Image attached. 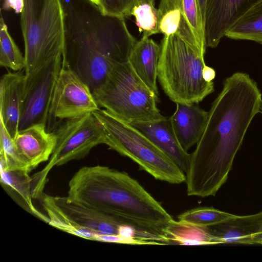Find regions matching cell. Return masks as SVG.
<instances>
[{
	"instance_id": "cell-30",
	"label": "cell",
	"mask_w": 262,
	"mask_h": 262,
	"mask_svg": "<svg viewBox=\"0 0 262 262\" xmlns=\"http://www.w3.org/2000/svg\"><path fill=\"white\" fill-rule=\"evenodd\" d=\"M216 73L215 70L207 66H205L203 70V77L207 82H212L215 77Z\"/></svg>"
},
{
	"instance_id": "cell-17",
	"label": "cell",
	"mask_w": 262,
	"mask_h": 262,
	"mask_svg": "<svg viewBox=\"0 0 262 262\" xmlns=\"http://www.w3.org/2000/svg\"><path fill=\"white\" fill-rule=\"evenodd\" d=\"M129 124L143 134L184 172H187L191 154L185 151L180 145L169 119Z\"/></svg>"
},
{
	"instance_id": "cell-33",
	"label": "cell",
	"mask_w": 262,
	"mask_h": 262,
	"mask_svg": "<svg viewBox=\"0 0 262 262\" xmlns=\"http://www.w3.org/2000/svg\"><path fill=\"white\" fill-rule=\"evenodd\" d=\"M138 1H142L148 2H149V3H151V4H154V1H155V0H138Z\"/></svg>"
},
{
	"instance_id": "cell-19",
	"label": "cell",
	"mask_w": 262,
	"mask_h": 262,
	"mask_svg": "<svg viewBox=\"0 0 262 262\" xmlns=\"http://www.w3.org/2000/svg\"><path fill=\"white\" fill-rule=\"evenodd\" d=\"M159 33L164 35L178 34L202 55L193 32L183 13V0H161L158 9Z\"/></svg>"
},
{
	"instance_id": "cell-27",
	"label": "cell",
	"mask_w": 262,
	"mask_h": 262,
	"mask_svg": "<svg viewBox=\"0 0 262 262\" xmlns=\"http://www.w3.org/2000/svg\"><path fill=\"white\" fill-rule=\"evenodd\" d=\"M184 16L190 27L200 49L205 52L204 21L198 0H183Z\"/></svg>"
},
{
	"instance_id": "cell-25",
	"label": "cell",
	"mask_w": 262,
	"mask_h": 262,
	"mask_svg": "<svg viewBox=\"0 0 262 262\" xmlns=\"http://www.w3.org/2000/svg\"><path fill=\"white\" fill-rule=\"evenodd\" d=\"M234 214L222 211L213 207H202L186 211L178 216L179 221L202 227L215 225Z\"/></svg>"
},
{
	"instance_id": "cell-12",
	"label": "cell",
	"mask_w": 262,
	"mask_h": 262,
	"mask_svg": "<svg viewBox=\"0 0 262 262\" xmlns=\"http://www.w3.org/2000/svg\"><path fill=\"white\" fill-rule=\"evenodd\" d=\"M262 0H207L204 38L206 46L216 47L227 31Z\"/></svg>"
},
{
	"instance_id": "cell-7",
	"label": "cell",
	"mask_w": 262,
	"mask_h": 262,
	"mask_svg": "<svg viewBox=\"0 0 262 262\" xmlns=\"http://www.w3.org/2000/svg\"><path fill=\"white\" fill-rule=\"evenodd\" d=\"M93 94L100 108L128 123L166 118L157 107L158 96L139 77L128 61L115 63L105 82Z\"/></svg>"
},
{
	"instance_id": "cell-8",
	"label": "cell",
	"mask_w": 262,
	"mask_h": 262,
	"mask_svg": "<svg viewBox=\"0 0 262 262\" xmlns=\"http://www.w3.org/2000/svg\"><path fill=\"white\" fill-rule=\"evenodd\" d=\"M56 144L48 162L31 177L32 198L39 199L43 193L48 176L55 166L84 158L96 146L105 143L103 130L92 113L65 120L53 131Z\"/></svg>"
},
{
	"instance_id": "cell-26",
	"label": "cell",
	"mask_w": 262,
	"mask_h": 262,
	"mask_svg": "<svg viewBox=\"0 0 262 262\" xmlns=\"http://www.w3.org/2000/svg\"><path fill=\"white\" fill-rule=\"evenodd\" d=\"M132 15L134 16L136 25L143 36L150 37L159 33L158 10L154 4L138 1L132 10Z\"/></svg>"
},
{
	"instance_id": "cell-20",
	"label": "cell",
	"mask_w": 262,
	"mask_h": 262,
	"mask_svg": "<svg viewBox=\"0 0 262 262\" xmlns=\"http://www.w3.org/2000/svg\"><path fill=\"white\" fill-rule=\"evenodd\" d=\"M22 170L1 169V184L9 195L26 211L48 224L47 215L39 211L32 203L31 177Z\"/></svg>"
},
{
	"instance_id": "cell-22",
	"label": "cell",
	"mask_w": 262,
	"mask_h": 262,
	"mask_svg": "<svg viewBox=\"0 0 262 262\" xmlns=\"http://www.w3.org/2000/svg\"><path fill=\"white\" fill-rule=\"evenodd\" d=\"M171 245L216 244L206 227L194 226L173 220L166 229Z\"/></svg>"
},
{
	"instance_id": "cell-29",
	"label": "cell",
	"mask_w": 262,
	"mask_h": 262,
	"mask_svg": "<svg viewBox=\"0 0 262 262\" xmlns=\"http://www.w3.org/2000/svg\"><path fill=\"white\" fill-rule=\"evenodd\" d=\"M24 6L23 0H5L2 8L4 10L13 9L16 13H21Z\"/></svg>"
},
{
	"instance_id": "cell-10",
	"label": "cell",
	"mask_w": 262,
	"mask_h": 262,
	"mask_svg": "<svg viewBox=\"0 0 262 262\" xmlns=\"http://www.w3.org/2000/svg\"><path fill=\"white\" fill-rule=\"evenodd\" d=\"M99 108L89 86L63 56L49 109L47 130L53 132L61 121L80 117Z\"/></svg>"
},
{
	"instance_id": "cell-13",
	"label": "cell",
	"mask_w": 262,
	"mask_h": 262,
	"mask_svg": "<svg viewBox=\"0 0 262 262\" xmlns=\"http://www.w3.org/2000/svg\"><path fill=\"white\" fill-rule=\"evenodd\" d=\"M217 244H260L262 240V211L233 216L206 227Z\"/></svg>"
},
{
	"instance_id": "cell-6",
	"label": "cell",
	"mask_w": 262,
	"mask_h": 262,
	"mask_svg": "<svg viewBox=\"0 0 262 262\" xmlns=\"http://www.w3.org/2000/svg\"><path fill=\"white\" fill-rule=\"evenodd\" d=\"M93 114L101 125L110 149L128 157L155 179L173 184L186 181L184 172L140 130L99 108Z\"/></svg>"
},
{
	"instance_id": "cell-35",
	"label": "cell",
	"mask_w": 262,
	"mask_h": 262,
	"mask_svg": "<svg viewBox=\"0 0 262 262\" xmlns=\"http://www.w3.org/2000/svg\"><path fill=\"white\" fill-rule=\"evenodd\" d=\"M260 244H262V240H261V241L260 242Z\"/></svg>"
},
{
	"instance_id": "cell-3",
	"label": "cell",
	"mask_w": 262,
	"mask_h": 262,
	"mask_svg": "<svg viewBox=\"0 0 262 262\" xmlns=\"http://www.w3.org/2000/svg\"><path fill=\"white\" fill-rule=\"evenodd\" d=\"M64 12V56L92 93L116 63L128 61L138 41L125 17L105 15L90 0H61Z\"/></svg>"
},
{
	"instance_id": "cell-21",
	"label": "cell",
	"mask_w": 262,
	"mask_h": 262,
	"mask_svg": "<svg viewBox=\"0 0 262 262\" xmlns=\"http://www.w3.org/2000/svg\"><path fill=\"white\" fill-rule=\"evenodd\" d=\"M225 36L262 44V1L240 18L227 31Z\"/></svg>"
},
{
	"instance_id": "cell-14",
	"label": "cell",
	"mask_w": 262,
	"mask_h": 262,
	"mask_svg": "<svg viewBox=\"0 0 262 262\" xmlns=\"http://www.w3.org/2000/svg\"><path fill=\"white\" fill-rule=\"evenodd\" d=\"M54 132H48L44 123H37L18 130L13 138L19 154L32 170L49 160L56 144Z\"/></svg>"
},
{
	"instance_id": "cell-16",
	"label": "cell",
	"mask_w": 262,
	"mask_h": 262,
	"mask_svg": "<svg viewBox=\"0 0 262 262\" xmlns=\"http://www.w3.org/2000/svg\"><path fill=\"white\" fill-rule=\"evenodd\" d=\"M198 104L176 103V109L169 118L179 142L186 151L199 141L208 118V112Z\"/></svg>"
},
{
	"instance_id": "cell-23",
	"label": "cell",
	"mask_w": 262,
	"mask_h": 262,
	"mask_svg": "<svg viewBox=\"0 0 262 262\" xmlns=\"http://www.w3.org/2000/svg\"><path fill=\"white\" fill-rule=\"evenodd\" d=\"M0 19V65L13 71L25 69V59L12 37L1 12Z\"/></svg>"
},
{
	"instance_id": "cell-1",
	"label": "cell",
	"mask_w": 262,
	"mask_h": 262,
	"mask_svg": "<svg viewBox=\"0 0 262 262\" xmlns=\"http://www.w3.org/2000/svg\"><path fill=\"white\" fill-rule=\"evenodd\" d=\"M261 97L257 83L246 73L236 72L225 79L191 154L185 181L188 195L214 196L226 182L246 133L260 112Z\"/></svg>"
},
{
	"instance_id": "cell-18",
	"label": "cell",
	"mask_w": 262,
	"mask_h": 262,
	"mask_svg": "<svg viewBox=\"0 0 262 262\" xmlns=\"http://www.w3.org/2000/svg\"><path fill=\"white\" fill-rule=\"evenodd\" d=\"M160 46L149 37L142 35L134 46L128 62L144 83L158 96L157 84Z\"/></svg>"
},
{
	"instance_id": "cell-34",
	"label": "cell",
	"mask_w": 262,
	"mask_h": 262,
	"mask_svg": "<svg viewBox=\"0 0 262 262\" xmlns=\"http://www.w3.org/2000/svg\"><path fill=\"white\" fill-rule=\"evenodd\" d=\"M260 112L262 114V104H261V107H260Z\"/></svg>"
},
{
	"instance_id": "cell-5",
	"label": "cell",
	"mask_w": 262,
	"mask_h": 262,
	"mask_svg": "<svg viewBox=\"0 0 262 262\" xmlns=\"http://www.w3.org/2000/svg\"><path fill=\"white\" fill-rule=\"evenodd\" d=\"M20 24L25 47V73L63 56L64 12L61 0H23Z\"/></svg>"
},
{
	"instance_id": "cell-11",
	"label": "cell",
	"mask_w": 262,
	"mask_h": 262,
	"mask_svg": "<svg viewBox=\"0 0 262 262\" xmlns=\"http://www.w3.org/2000/svg\"><path fill=\"white\" fill-rule=\"evenodd\" d=\"M63 57L50 60L25 74L24 105L18 130L37 123L46 125Z\"/></svg>"
},
{
	"instance_id": "cell-28",
	"label": "cell",
	"mask_w": 262,
	"mask_h": 262,
	"mask_svg": "<svg viewBox=\"0 0 262 262\" xmlns=\"http://www.w3.org/2000/svg\"><path fill=\"white\" fill-rule=\"evenodd\" d=\"M138 0H99V7L105 15L128 17Z\"/></svg>"
},
{
	"instance_id": "cell-9",
	"label": "cell",
	"mask_w": 262,
	"mask_h": 262,
	"mask_svg": "<svg viewBox=\"0 0 262 262\" xmlns=\"http://www.w3.org/2000/svg\"><path fill=\"white\" fill-rule=\"evenodd\" d=\"M39 200L49 219L48 224L58 229L98 242L105 235L123 237L125 226L71 200L67 196H52L43 193Z\"/></svg>"
},
{
	"instance_id": "cell-24",
	"label": "cell",
	"mask_w": 262,
	"mask_h": 262,
	"mask_svg": "<svg viewBox=\"0 0 262 262\" xmlns=\"http://www.w3.org/2000/svg\"><path fill=\"white\" fill-rule=\"evenodd\" d=\"M0 164L1 169L6 171L22 170L30 172L31 170L19 154L13 139L0 120Z\"/></svg>"
},
{
	"instance_id": "cell-31",
	"label": "cell",
	"mask_w": 262,
	"mask_h": 262,
	"mask_svg": "<svg viewBox=\"0 0 262 262\" xmlns=\"http://www.w3.org/2000/svg\"><path fill=\"white\" fill-rule=\"evenodd\" d=\"M198 3H199V6H200V10H201V14H202V18H203V21H204V25L205 15V10H206V4L207 0H198Z\"/></svg>"
},
{
	"instance_id": "cell-2",
	"label": "cell",
	"mask_w": 262,
	"mask_h": 262,
	"mask_svg": "<svg viewBox=\"0 0 262 262\" xmlns=\"http://www.w3.org/2000/svg\"><path fill=\"white\" fill-rule=\"evenodd\" d=\"M68 187L69 199L132 228L147 245H171L166 229L173 218L126 172L99 165L83 166Z\"/></svg>"
},
{
	"instance_id": "cell-4",
	"label": "cell",
	"mask_w": 262,
	"mask_h": 262,
	"mask_svg": "<svg viewBox=\"0 0 262 262\" xmlns=\"http://www.w3.org/2000/svg\"><path fill=\"white\" fill-rule=\"evenodd\" d=\"M158 79L176 103H199L214 91L213 82L203 77L204 55L178 34L164 35L160 45Z\"/></svg>"
},
{
	"instance_id": "cell-15",
	"label": "cell",
	"mask_w": 262,
	"mask_h": 262,
	"mask_svg": "<svg viewBox=\"0 0 262 262\" xmlns=\"http://www.w3.org/2000/svg\"><path fill=\"white\" fill-rule=\"evenodd\" d=\"M26 75L21 70L8 72L0 82V120L13 139L18 131L23 111Z\"/></svg>"
},
{
	"instance_id": "cell-32",
	"label": "cell",
	"mask_w": 262,
	"mask_h": 262,
	"mask_svg": "<svg viewBox=\"0 0 262 262\" xmlns=\"http://www.w3.org/2000/svg\"><path fill=\"white\" fill-rule=\"evenodd\" d=\"M93 3L97 5H98L99 4V0H90Z\"/></svg>"
}]
</instances>
